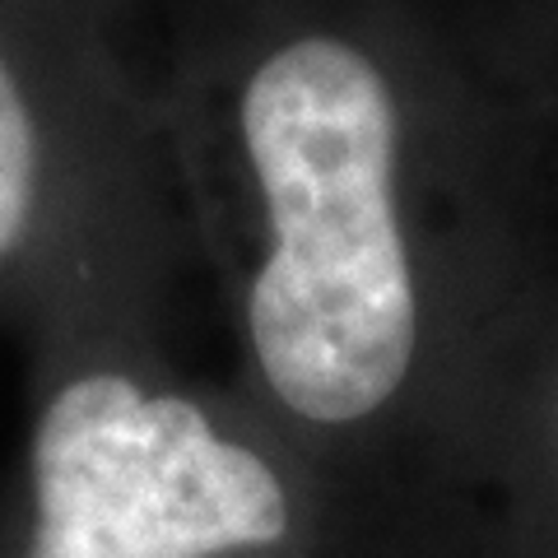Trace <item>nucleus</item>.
<instances>
[{"label": "nucleus", "mask_w": 558, "mask_h": 558, "mask_svg": "<svg viewBox=\"0 0 558 558\" xmlns=\"http://www.w3.org/2000/svg\"><path fill=\"white\" fill-rule=\"evenodd\" d=\"M33 191H38V145L20 89H14L5 61H0V270L20 252L33 219Z\"/></svg>", "instance_id": "nucleus-3"}, {"label": "nucleus", "mask_w": 558, "mask_h": 558, "mask_svg": "<svg viewBox=\"0 0 558 558\" xmlns=\"http://www.w3.org/2000/svg\"><path fill=\"white\" fill-rule=\"evenodd\" d=\"M0 558H330L284 442L98 344L43 396Z\"/></svg>", "instance_id": "nucleus-1"}, {"label": "nucleus", "mask_w": 558, "mask_h": 558, "mask_svg": "<svg viewBox=\"0 0 558 558\" xmlns=\"http://www.w3.org/2000/svg\"><path fill=\"white\" fill-rule=\"evenodd\" d=\"M396 558H558V303L484 326Z\"/></svg>", "instance_id": "nucleus-2"}]
</instances>
